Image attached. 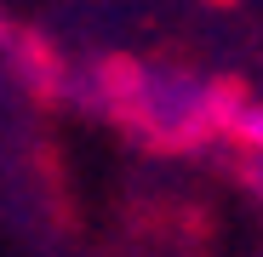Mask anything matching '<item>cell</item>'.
Segmentation results:
<instances>
[{
	"label": "cell",
	"mask_w": 263,
	"mask_h": 257,
	"mask_svg": "<svg viewBox=\"0 0 263 257\" xmlns=\"http://www.w3.org/2000/svg\"><path fill=\"white\" fill-rule=\"evenodd\" d=\"M252 189L263 194V160H252Z\"/></svg>",
	"instance_id": "cell-3"
},
{
	"label": "cell",
	"mask_w": 263,
	"mask_h": 257,
	"mask_svg": "<svg viewBox=\"0 0 263 257\" xmlns=\"http://www.w3.org/2000/svg\"><path fill=\"white\" fill-rule=\"evenodd\" d=\"M132 114H138L160 143H189L212 126H223V109L229 97L195 69H178V63H149L132 74V92H126Z\"/></svg>",
	"instance_id": "cell-1"
},
{
	"label": "cell",
	"mask_w": 263,
	"mask_h": 257,
	"mask_svg": "<svg viewBox=\"0 0 263 257\" xmlns=\"http://www.w3.org/2000/svg\"><path fill=\"white\" fill-rule=\"evenodd\" d=\"M6 46H12V23L0 17V52H6Z\"/></svg>",
	"instance_id": "cell-4"
},
{
	"label": "cell",
	"mask_w": 263,
	"mask_h": 257,
	"mask_svg": "<svg viewBox=\"0 0 263 257\" xmlns=\"http://www.w3.org/2000/svg\"><path fill=\"white\" fill-rule=\"evenodd\" d=\"M223 132H229L240 149H252V154L263 160V97H240V103H229V109H223Z\"/></svg>",
	"instance_id": "cell-2"
}]
</instances>
